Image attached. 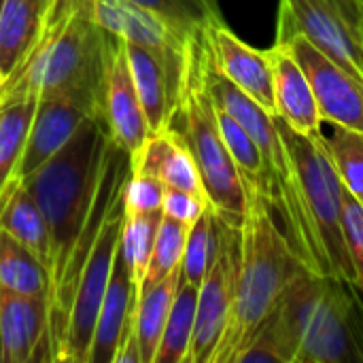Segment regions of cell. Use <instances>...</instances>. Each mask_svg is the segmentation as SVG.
Instances as JSON below:
<instances>
[{"instance_id": "cell-14", "label": "cell", "mask_w": 363, "mask_h": 363, "mask_svg": "<svg viewBox=\"0 0 363 363\" xmlns=\"http://www.w3.org/2000/svg\"><path fill=\"white\" fill-rule=\"evenodd\" d=\"M206 40L219 72L257 104H262L268 113L277 115L270 49L262 51L247 45L225 26L223 19H217L206 28Z\"/></svg>"}, {"instance_id": "cell-13", "label": "cell", "mask_w": 363, "mask_h": 363, "mask_svg": "<svg viewBox=\"0 0 363 363\" xmlns=\"http://www.w3.org/2000/svg\"><path fill=\"white\" fill-rule=\"evenodd\" d=\"M102 115L111 138L130 153L145 145L151 130L132 79L125 40L104 30V89Z\"/></svg>"}, {"instance_id": "cell-16", "label": "cell", "mask_w": 363, "mask_h": 363, "mask_svg": "<svg viewBox=\"0 0 363 363\" xmlns=\"http://www.w3.org/2000/svg\"><path fill=\"white\" fill-rule=\"evenodd\" d=\"M2 363L51 362L47 349V296L0 287Z\"/></svg>"}, {"instance_id": "cell-8", "label": "cell", "mask_w": 363, "mask_h": 363, "mask_svg": "<svg viewBox=\"0 0 363 363\" xmlns=\"http://www.w3.org/2000/svg\"><path fill=\"white\" fill-rule=\"evenodd\" d=\"M296 32L363 81V0H281L277 40Z\"/></svg>"}, {"instance_id": "cell-33", "label": "cell", "mask_w": 363, "mask_h": 363, "mask_svg": "<svg viewBox=\"0 0 363 363\" xmlns=\"http://www.w3.org/2000/svg\"><path fill=\"white\" fill-rule=\"evenodd\" d=\"M342 234H345L347 255L351 264L353 285L363 296V204L351 191L345 194Z\"/></svg>"}, {"instance_id": "cell-20", "label": "cell", "mask_w": 363, "mask_h": 363, "mask_svg": "<svg viewBox=\"0 0 363 363\" xmlns=\"http://www.w3.org/2000/svg\"><path fill=\"white\" fill-rule=\"evenodd\" d=\"M130 160H132V172L151 174L160 179L166 187L187 189L206 196L198 166L189 149L168 128L149 134L145 145Z\"/></svg>"}, {"instance_id": "cell-9", "label": "cell", "mask_w": 363, "mask_h": 363, "mask_svg": "<svg viewBox=\"0 0 363 363\" xmlns=\"http://www.w3.org/2000/svg\"><path fill=\"white\" fill-rule=\"evenodd\" d=\"M123 219H125V204H123V189H121L104 219V225L94 245V251L83 268V274H81V281L72 300V308H70L68 336H66V345H64L60 363H89L96 321H98L100 306H102V300L111 281L115 255L121 245Z\"/></svg>"}, {"instance_id": "cell-5", "label": "cell", "mask_w": 363, "mask_h": 363, "mask_svg": "<svg viewBox=\"0 0 363 363\" xmlns=\"http://www.w3.org/2000/svg\"><path fill=\"white\" fill-rule=\"evenodd\" d=\"M206 85L215 104L228 111L259 147L266 170L262 191L272 204L289 245L308 270H313L315 274L332 277L330 262L302 198V185L296 162L279 132L277 115L268 113L262 104H257L242 89H238L225 74H221L211 57V49L206 66Z\"/></svg>"}, {"instance_id": "cell-19", "label": "cell", "mask_w": 363, "mask_h": 363, "mask_svg": "<svg viewBox=\"0 0 363 363\" xmlns=\"http://www.w3.org/2000/svg\"><path fill=\"white\" fill-rule=\"evenodd\" d=\"M136 300H138V289L121 255V245H119L111 281H108V287L100 306V315L96 321L89 363H113L123 328L136 311Z\"/></svg>"}, {"instance_id": "cell-22", "label": "cell", "mask_w": 363, "mask_h": 363, "mask_svg": "<svg viewBox=\"0 0 363 363\" xmlns=\"http://www.w3.org/2000/svg\"><path fill=\"white\" fill-rule=\"evenodd\" d=\"M49 0H4L0 9V68L11 70L34 43Z\"/></svg>"}, {"instance_id": "cell-18", "label": "cell", "mask_w": 363, "mask_h": 363, "mask_svg": "<svg viewBox=\"0 0 363 363\" xmlns=\"http://www.w3.org/2000/svg\"><path fill=\"white\" fill-rule=\"evenodd\" d=\"M270 55H272V72H274L277 115L300 134L306 136L321 134L323 117L306 72L283 45L274 43L270 47Z\"/></svg>"}, {"instance_id": "cell-24", "label": "cell", "mask_w": 363, "mask_h": 363, "mask_svg": "<svg viewBox=\"0 0 363 363\" xmlns=\"http://www.w3.org/2000/svg\"><path fill=\"white\" fill-rule=\"evenodd\" d=\"M196 306H198V285L185 281L181 274V283L174 302L170 306V315L153 363H187L194 328H196Z\"/></svg>"}, {"instance_id": "cell-26", "label": "cell", "mask_w": 363, "mask_h": 363, "mask_svg": "<svg viewBox=\"0 0 363 363\" xmlns=\"http://www.w3.org/2000/svg\"><path fill=\"white\" fill-rule=\"evenodd\" d=\"M0 287L19 294H45L49 287L43 264L9 232L0 228Z\"/></svg>"}, {"instance_id": "cell-6", "label": "cell", "mask_w": 363, "mask_h": 363, "mask_svg": "<svg viewBox=\"0 0 363 363\" xmlns=\"http://www.w3.org/2000/svg\"><path fill=\"white\" fill-rule=\"evenodd\" d=\"M208 40L206 28L194 32L185 43L183 79L172 108L168 130L189 149L211 208L232 228H240L247 194L242 174L221 136L215 100L206 85Z\"/></svg>"}, {"instance_id": "cell-30", "label": "cell", "mask_w": 363, "mask_h": 363, "mask_svg": "<svg viewBox=\"0 0 363 363\" xmlns=\"http://www.w3.org/2000/svg\"><path fill=\"white\" fill-rule=\"evenodd\" d=\"M132 2L155 13L183 36H191L194 32L204 30L213 21L221 19L217 0H132Z\"/></svg>"}, {"instance_id": "cell-11", "label": "cell", "mask_w": 363, "mask_h": 363, "mask_svg": "<svg viewBox=\"0 0 363 363\" xmlns=\"http://www.w3.org/2000/svg\"><path fill=\"white\" fill-rule=\"evenodd\" d=\"M296 62L306 72L313 94L317 98L323 121L363 132V81L336 64L304 34H289L281 40Z\"/></svg>"}, {"instance_id": "cell-35", "label": "cell", "mask_w": 363, "mask_h": 363, "mask_svg": "<svg viewBox=\"0 0 363 363\" xmlns=\"http://www.w3.org/2000/svg\"><path fill=\"white\" fill-rule=\"evenodd\" d=\"M208 206H211L208 198L202 196V194L187 191V189H177V187H166L162 213L177 219V221H181V223L194 225L204 215V211Z\"/></svg>"}, {"instance_id": "cell-25", "label": "cell", "mask_w": 363, "mask_h": 363, "mask_svg": "<svg viewBox=\"0 0 363 363\" xmlns=\"http://www.w3.org/2000/svg\"><path fill=\"white\" fill-rule=\"evenodd\" d=\"M38 98L21 96L0 102V191L15 177Z\"/></svg>"}, {"instance_id": "cell-27", "label": "cell", "mask_w": 363, "mask_h": 363, "mask_svg": "<svg viewBox=\"0 0 363 363\" xmlns=\"http://www.w3.org/2000/svg\"><path fill=\"white\" fill-rule=\"evenodd\" d=\"M162 215H164L162 211H155V213H128L125 211L123 230H121V255L132 272L136 289H140V283L145 279Z\"/></svg>"}, {"instance_id": "cell-4", "label": "cell", "mask_w": 363, "mask_h": 363, "mask_svg": "<svg viewBox=\"0 0 363 363\" xmlns=\"http://www.w3.org/2000/svg\"><path fill=\"white\" fill-rule=\"evenodd\" d=\"M111 134L102 115H89L40 168L23 179L49 230V287L57 281L94 204Z\"/></svg>"}, {"instance_id": "cell-12", "label": "cell", "mask_w": 363, "mask_h": 363, "mask_svg": "<svg viewBox=\"0 0 363 363\" xmlns=\"http://www.w3.org/2000/svg\"><path fill=\"white\" fill-rule=\"evenodd\" d=\"M89 115H102V96L98 91L74 89L38 98L15 177L26 179L40 168L68 143Z\"/></svg>"}, {"instance_id": "cell-34", "label": "cell", "mask_w": 363, "mask_h": 363, "mask_svg": "<svg viewBox=\"0 0 363 363\" xmlns=\"http://www.w3.org/2000/svg\"><path fill=\"white\" fill-rule=\"evenodd\" d=\"M166 185L143 172H130L123 187V204L128 213H155L162 211Z\"/></svg>"}, {"instance_id": "cell-28", "label": "cell", "mask_w": 363, "mask_h": 363, "mask_svg": "<svg viewBox=\"0 0 363 363\" xmlns=\"http://www.w3.org/2000/svg\"><path fill=\"white\" fill-rule=\"evenodd\" d=\"M187 232H189L187 223H181V221H177V219H172L168 215H162L157 236H155V245H153L149 266H147V272H145V279L140 283L138 294H143L145 289L157 285L170 272L181 268L183 253H185V242H187Z\"/></svg>"}, {"instance_id": "cell-10", "label": "cell", "mask_w": 363, "mask_h": 363, "mask_svg": "<svg viewBox=\"0 0 363 363\" xmlns=\"http://www.w3.org/2000/svg\"><path fill=\"white\" fill-rule=\"evenodd\" d=\"M238 279V228L219 217L215 259L198 287L196 328L187 363H213L217 347L232 317Z\"/></svg>"}, {"instance_id": "cell-7", "label": "cell", "mask_w": 363, "mask_h": 363, "mask_svg": "<svg viewBox=\"0 0 363 363\" xmlns=\"http://www.w3.org/2000/svg\"><path fill=\"white\" fill-rule=\"evenodd\" d=\"M277 125L296 162L300 185H302V198L308 217L319 234L325 257L330 262L332 277L353 283L345 234H342L347 187L330 155L325 136L323 132L317 136L300 134L294 128H289L279 115H277Z\"/></svg>"}, {"instance_id": "cell-17", "label": "cell", "mask_w": 363, "mask_h": 363, "mask_svg": "<svg viewBox=\"0 0 363 363\" xmlns=\"http://www.w3.org/2000/svg\"><path fill=\"white\" fill-rule=\"evenodd\" d=\"M125 53L132 79L149 123L151 134L168 128L172 108L177 104L183 70L172 68L155 51L125 40Z\"/></svg>"}, {"instance_id": "cell-21", "label": "cell", "mask_w": 363, "mask_h": 363, "mask_svg": "<svg viewBox=\"0 0 363 363\" xmlns=\"http://www.w3.org/2000/svg\"><path fill=\"white\" fill-rule=\"evenodd\" d=\"M0 228L19 240L43 264L49 279L51 249L47 221L32 191L19 177H13L0 191Z\"/></svg>"}, {"instance_id": "cell-15", "label": "cell", "mask_w": 363, "mask_h": 363, "mask_svg": "<svg viewBox=\"0 0 363 363\" xmlns=\"http://www.w3.org/2000/svg\"><path fill=\"white\" fill-rule=\"evenodd\" d=\"M89 6L96 23L102 30L128 43L147 47L172 68L183 70L185 43L189 36L177 32L162 17L138 6L132 0H89Z\"/></svg>"}, {"instance_id": "cell-32", "label": "cell", "mask_w": 363, "mask_h": 363, "mask_svg": "<svg viewBox=\"0 0 363 363\" xmlns=\"http://www.w3.org/2000/svg\"><path fill=\"white\" fill-rule=\"evenodd\" d=\"M215 108H217V121H219L221 136H223L242 179L253 181L262 187L266 181V170H264V157H262L259 147L255 145L251 134L228 111H223L217 104H215Z\"/></svg>"}, {"instance_id": "cell-3", "label": "cell", "mask_w": 363, "mask_h": 363, "mask_svg": "<svg viewBox=\"0 0 363 363\" xmlns=\"http://www.w3.org/2000/svg\"><path fill=\"white\" fill-rule=\"evenodd\" d=\"M351 281L296 274L268 317L291 363H363V304Z\"/></svg>"}, {"instance_id": "cell-2", "label": "cell", "mask_w": 363, "mask_h": 363, "mask_svg": "<svg viewBox=\"0 0 363 363\" xmlns=\"http://www.w3.org/2000/svg\"><path fill=\"white\" fill-rule=\"evenodd\" d=\"M74 89H104V30L89 0H49L43 26L11 70L0 102L21 96H53Z\"/></svg>"}, {"instance_id": "cell-31", "label": "cell", "mask_w": 363, "mask_h": 363, "mask_svg": "<svg viewBox=\"0 0 363 363\" xmlns=\"http://www.w3.org/2000/svg\"><path fill=\"white\" fill-rule=\"evenodd\" d=\"M325 145L347 191L363 204V132L332 125V134L325 136Z\"/></svg>"}, {"instance_id": "cell-36", "label": "cell", "mask_w": 363, "mask_h": 363, "mask_svg": "<svg viewBox=\"0 0 363 363\" xmlns=\"http://www.w3.org/2000/svg\"><path fill=\"white\" fill-rule=\"evenodd\" d=\"M4 83H6V72L0 68V91H2V87H4Z\"/></svg>"}, {"instance_id": "cell-29", "label": "cell", "mask_w": 363, "mask_h": 363, "mask_svg": "<svg viewBox=\"0 0 363 363\" xmlns=\"http://www.w3.org/2000/svg\"><path fill=\"white\" fill-rule=\"evenodd\" d=\"M217 242H219V215L208 206L204 215L194 225H189L187 232L183 264H181L185 281L200 287L215 259Z\"/></svg>"}, {"instance_id": "cell-37", "label": "cell", "mask_w": 363, "mask_h": 363, "mask_svg": "<svg viewBox=\"0 0 363 363\" xmlns=\"http://www.w3.org/2000/svg\"><path fill=\"white\" fill-rule=\"evenodd\" d=\"M2 2H4V0H0V9H2Z\"/></svg>"}, {"instance_id": "cell-1", "label": "cell", "mask_w": 363, "mask_h": 363, "mask_svg": "<svg viewBox=\"0 0 363 363\" xmlns=\"http://www.w3.org/2000/svg\"><path fill=\"white\" fill-rule=\"evenodd\" d=\"M247 206L238 228V279L230 323L213 363H234L304 268L262 187L242 179Z\"/></svg>"}, {"instance_id": "cell-23", "label": "cell", "mask_w": 363, "mask_h": 363, "mask_svg": "<svg viewBox=\"0 0 363 363\" xmlns=\"http://www.w3.org/2000/svg\"><path fill=\"white\" fill-rule=\"evenodd\" d=\"M183 270L177 268L157 285L138 294L136 300V336L140 345L143 363H153L155 353L162 342V334L170 315V306L174 302Z\"/></svg>"}]
</instances>
